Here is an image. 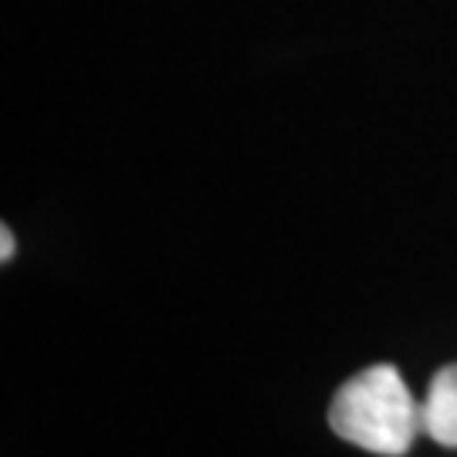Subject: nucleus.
<instances>
[{"mask_svg": "<svg viewBox=\"0 0 457 457\" xmlns=\"http://www.w3.org/2000/svg\"><path fill=\"white\" fill-rule=\"evenodd\" d=\"M328 427L339 441L370 454L403 457L424 434V417L403 376L383 362L339 386L328 407Z\"/></svg>", "mask_w": 457, "mask_h": 457, "instance_id": "nucleus-1", "label": "nucleus"}, {"mask_svg": "<svg viewBox=\"0 0 457 457\" xmlns=\"http://www.w3.org/2000/svg\"><path fill=\"white\" fill-rule=\"evenodd\" d=\"M14 251H17V245H14V234H11V228H0V262L7 264L11 258H14Z\"/></svg>", "mask_w": 457, "mask_h": 457, "instance_id": "nucleus-3", "label": "nucleus"}, {"mask_svg": "<svg viewBox=\"0 0 457 457\" xmlns=\"http://www.w3.org/2000/svg\"><path fill=\"white\" fill-rule=\"evenodd\" d=\"M424 417V437L437 441L441 447H457V362L444 366L430 379L427 396L420 400Z\"/></svg>", "mask_w": 457, "mask_h": 457, "instance_id": "nucleus-2", "label": "nucleus"}]
</instances>
